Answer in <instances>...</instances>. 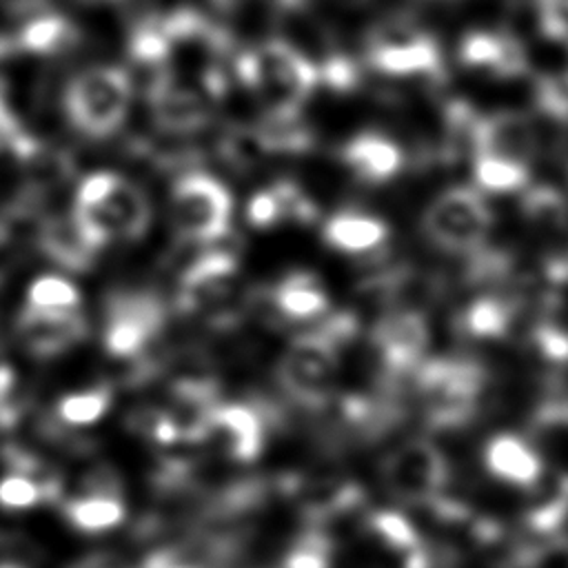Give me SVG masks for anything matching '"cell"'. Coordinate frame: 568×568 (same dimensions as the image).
<instances>
[{
    "instance_id": "1",
    "label": "cell",
    "mask_w": 568,
    "mask_h": 568,
    "mask_svg": "<svg viewBox=\"0 0 568 568\" xmlns=\"http://www.w3.org/2000/svg\"><path fill=\"white\" fill-rule=\"evenodd\" d=\"M73 220L87 242L98 248L109 240L140 237L149 229L151 209L138 184L100 171L80 184Z\"/></svg>"
},
{
    "instance_id": "2",
    "label": "cell",
    "mask_w": 568,
    "mask_h": 568,
    "mask_svg": "<svg viewBox=\"0 0 568 568\" xmlns=\"http://www.w3.org/2000/svg\"><path fill=\"white\" fill-rule=\"evenodd\" d=\"M235 67L240 80L262 98L271 118L297 115L320 82V69L284 40L242 53Z\"/></svg>"
},
{
    "instance_id": "3",
    "label": "cell",
    "mask_w": 568,
    "mask_h": 568,
    "mask_svg": "<svg viewBox=\"0 0 568 568\" xmlns=\"http://www.w3.org/2000/svg\"><path fill=\"white\" fill-rule=\"evenodd\" d=\"M355 331L348 315H337L324 328L295 337L277 364L282 388L304 406H324L337 386L339 342Z\"/></svg>"
},
{
    "instance_id": "4",
    "label": "cell",
    "mask_w": 568,
    "mask_h": 568,
    "mask_svg": "<svg viewBox=\"0 0 568 568\" xmlns=\"http://www.w3.org/2000/svg\"><path fill=\"white\" fill-rule=\"evenodd\" d=\"M131 91V80L120 67H89L67 82L62 95L64 113L78 131L91 138H104L124 122Z\"/></svg>"
},
{
    "instance_id": "5",
    "label": "cell",
    "mask_w": 568,
    "mask_h": 568,
    "mask_svg": "<svg viewBox=\"0 0 568 568\" xmlns=\"http://www.w3.org/2000/svg\"><path fill=\"white\" fill-rule=\"evenodd\" d=\"M493 213L484 197L468 186H453L437 195L422 217L426 237L442 251L468 253L484 244Z\"/></svg>"
},
{
    "instance_id": "6",
    "label": "cell",
    "mask_w": 568,
    "mask_h": 568,
    "mask_svg": "<svg viewBox=\"0 0 568 568\" xmlns=\"http://www.w3.org/2000/svg\"><path fill=\"white\" fill-rule=\"evenodd\" d=\"M171 213L178 233L193 242H213L231 226L229 189L206 173H189L173 186Z\"/></svg>"
},
{
    "instance_id": "7",
    "label": "cell",
    "mask_w": 568,
    "mask_h": 568,
    "mask_svg": "<svg viewBox=\"0 0 568 568\" xmlns=\"http://www.w3.org/2000/svg\"><path fill=\"white\" fill-rule=\"evenodd\" d=\"M484 386V371L459 359H435L419 371V393L426 417L435 426H457L466 422Z\"/></svg>"
},
{
    "instance_id": "8",
    "label": "cell",
    "mask_w": 568,
    "mask_h": 568,
    "mask_svg": "<svg viewBox=\"0 0 568 568\" xmlns=\"http://www.w3.org/2000/svg\"><path fill=\"white\" fill-rule=\"evenodd\" d=\"M386 490L404 504H430L448 481V462L428 439H408L382 464Z\"/></svg>"
},
{
    "instance_id": "9",
    "label": "cell",
    "mask_w": 568,
    "mask_h": 568,
    "mask_svg": "<svg viewBox=\"0 0 568 568\" xmlns=\"http://www.w3.org/2000/svg\"><path fill=\"white\" fill-rule=\"evenodd\" d=\"M164 306L151 293L115 295L106 308L104 346L115 357L140 353L164 324Z\"/></svg>"
},
{
    "instance_id": "10",
    "label": "cell",
    "mask_w": 568,
    "mask_h": 568,
    "mask_svg": "<svg viewBox=\"0 0 568 568\" xmlns=\"http://www.w3.org/2000/svg\"><path fill=\"white\" fill-rule=\"evenodd\" d=\"M368 60L386 75H430L442 67L437 42L406 24H390L377 31L368 47Z\"/></svg>"
},
{
    "instance_id": "11",
    "label": "cell",
    "mask_w": 568,
    "mask_h": 568,
    "mask_svg": "<svg viewBox=\"0 0 568 568\" xmlns=\"http://www.w3.org/2000/svg\"><path fill=\"white\" fill-rule=\"evenodd\" d=\"M475 155H495L528 166L537 153V133L528 118L515 111L495 113L470 126Z\"/></svg>"
},
{
    "instance_id": "12",
    "label": "cell",
    "mask_w": 568,
    "mask_h": 568,
    "mask_svg": "<svg viewBox=\"0 0 568 568\" xmlns=\"http://www.w3.org/2000/svg\"><path fill=\"white\" fill-rule=\"evenodd\" d=\"M430 342L428 322L413 308H402L384 315L373 328V344L382 362L393 371L413 368L426 353Z\"/></svg>"
},
{
    "instance_id": "13",
    "label": "cell",
    "mask_w": 568,
    "mask_h": 568,
    "mask_svg": "<svg viewBox=\"0 0 568 568\" xmlns=\"http://www.w3.org/2000/svg\"><path fill=\"white\" fill-rule=\"evenodd\" d=\"M149 102L158 124L169 131H195L209 118L204 95L173 71L155 78Z\"/></svg>"
},
{
    "instance_id": "14",
    "label": "cell",
    "mask_w": 568,
    "mask_h": 568,
    "mask_svg": "<svg viewBox=\"0 0 568 568\" xmlns=\"http://www.w3.org/2000/svg\"><path fill=\"white\" fill-rule=\"evenodd\" d=\"M206 439L240 462H253L264 444V428L260 415L244 404H217L209 417Z\"/></svg>"
},
{
    "instance_id": "15",
    "label": "cell",
    "mask_w": 568,
    "mask_h": 568,
    "mask_svg": "<svg viewBox=\"0 0 568 568\" xmlns=\"http://www.w3.org/2000/svg\"><path fill=\"white\" fill-rule=\"evenodd\" d=\"M459 58L468 67L490 69L501 78H515L526 71V53L521 44L506 33H468L459 44Z\"/></svg>"
},
{
    "instance_id": "16",
    "label": "cell",
    "mask_w": 568,
    "mask_h": 568,
    "mask_svg": "<svg viewBox=\"0 0 568 568\" xmlns=\"http://www.w3.org/2000/svg\"><path fill=\"white\" fill-rule=\"evenodd\" d=\"M344 162L362 182L382 184L402 169V151L382 133H359L344 146Z\"/></svg>"
},
{
    "instance_id": "17",
    "label": "cell",
    "mask_w": 568,
    "mask_h": 568,
    "mask_svg": "<svg viewBox=\"0 0 568 568\" xmlns=\"http://www.w3.org/2000/svg\"><path fill=\"white\" fill-rule=\"evenodd\" d=\"M484 462L493 475L513 486H535L541 479L544 466L539 455L517 435H495L484 448Z\"/></svg>"
},
{
    "instance_id": "18",
    "label": "cell",
    "mask_w": 568,
    "mask_h": 568,
    "mask_svg": "<svg viewBox=\"0 0 568 568\" xmlns=\"http://www.w3.org/2000/svg\"><path fill=\"white\" fill-rule=\"evenodd\" d=\"M388 237V226L384 220L359 213V211H342L326 220L324 240L342 251V253H366L384 244Z\"/></svg>"
},
{
    "instance_id": "19",
    "label": "cell",
    "mask_w": 568,
    "mask_h": 568,
    "mask_svg": "<svg viewBox=\"0 0 568 568\" xmlns=\"http://www.w3.org/2000/svg\"><path fill=\"white\" fill-rule=\"evenodd\" d=\"M22 333L36 353H55L84 333V322L75 311H40L29 306L22 315Z\"/></svg>"
},
{
    "instance_id": "20",
    "label": "cell",
    "mask_w": 568,
    "mask_h": 568,
    "mask_svg": "<svg viewBox=\"0 0 568 568\" xmlns=\"http://www.w3.org/2000/svg\"><path fill=\"white\" fill-rule=\"evenodd\" d=\"M237 262L229 253H204L197 257L182 275V300L189 308L202 306L209 300H215L220 291L226 288V282L235 275Z\"/></svg>"
},
{
    "instance_id": "21",
    "label": "cell",
    "mask_w": 568,
    "mask_h": 568,
    "mask_svg": "<svg viewBox=\"0 0 568 568\" xmlns=\"http://www.w3.org/2000/svg\"><path fill=\"white\" fill-rule=\"evenodd\" d=\"M275 306L293 320H311L328 308V295L320 280L306 271L288 273L273 291Z\"/></svg>"
},
{
    "instance_id": "22",
    "label": "cell",
    "mask_w": 568,
    "mask_h": 568,
    "mask_svg": "<svg viewBox=\"0 0 568 568\" xmlns=\"http://www.w3.org/2000/svg\"><path fill=\"white\" fill-rule=\"evenodd\" d=\"M67 517L80 530L102 532L122 524L124 506L113 493H89L87 497L67 504Z\"/></svg>"
},
{
    "instance_id": "23",
    "label": "cell",
    "mask_w": 568,
    "mask_h": 568,
    "mask_svg": "<svg viewBox=\"0 0 568 568\" xmlns=\"http://www.w3.org/2000/svg\"><path fill=\"white\" fill-rule=\"evenodd\" d=\"M475 180L493 193L517 191L528 182V166L495 155H475Z\"/></svg>"
},
{
    "instance_id": "24",
    "label": "cell",
    "mask_w": 568,
    "mask_h": 568,
    "mask_svg": "<svg viewBox=\"0 0 568 568\" xmlns=\"http://www.w3.org/2000/svg\"><path fill=\"white\" fill-rule=\"evenodd\" d=\"M69 36H71V29L67 20L49 13V16H38L29 20L18 33V44L31 53H51L60 49L69 40Z\"/></svg>"
},
{
    "instance_id": "25",
    "label": "cell",
    "mask_w": 568,
    "mask_h": 568,
    "mask_svg": "<svg viewBox=\"0 0 568 568\" xmlns=\"http://www.w3.org/2000/svg\"><path fill=\"white\" fill-rule=\"evenodd\" d=\"M510 326V308L497 297H481L466 308L464 328L475 337H501Z\"/></svg>"
},
{
    "instance_id": "26",
    "label": "cell",
    "mask_w": 568,
    "mask_h": 568,
    "mask_svg": "<svg viewBox=\"0 0 568 568\" xmlns=\"http://www.w3.org/2000/svg\"><path fill=\"white\" fill-rule=\"evenodd\" d=\"M371 528L388 548L399 550L406 557L422 548L417 528L402 513L379 510L371 517Z\"/></svg>"
},
{
    "instance_id": "27",
    "label": "cell",
    "mask_w": 568,
    "mask_h": 568,
    "mask_svg": "<svg viewBox=\"0 0 568 568\" xmlns=\"http://www.w3.org/2000/svg\"><path fill=\"white\" fill-rule=\"evenodd\" d=\"M80 304L78 288L58 275L38 277L29 286V306L40 311H75Z\"/></svg>"
},
{
    "instance_id": "28",
    "label": "cell",
    "mask_w": 568,
    "mask_h": 568,
    "mask_svg": "<svg viewBox=\"0 0 568 568\" xmlns=\"http://www.w3.org/2000/svg\"><path fill=\"white\" fill-rule=\"evenodd\" d=\"M111 406V393L106 388H89L82 393H71L67 395L60 406L58 413L64 422L69 424H93L98 422Z\"/></svg>"
},
{
    "instance_id": "29",
    "label": "cell",
    "mask_w": 568,
    "mask_h": 568,
    "mask_svg": "<svg viewBox=\"0 0 568 568\" xmlns=\"http://www.w3.org/2000/svg\"><path fill=\"white\" fill-rule=\"evenodd\" d=\"M331 559L333 550L328 537L320 530H308L291 544L282 568H331Z\"/></svg>"
},
{
    "instance_id": "30",
    "label": "cell",
    "mask_w": 568,
    "mask_h": 568,
    "mask_svg": "<svg viewBox=\"0 0 568 568\" xmlns=\"http://www.w3.org/2000/svg\"><path fill=\"white\" fill-rule=\"evenodd\" d=\"M131 53L140 62H166L169 42L160 22H144L131 36Z\"/></svg>"
},
{
    "instance_id": "31",
    "label": "cell",
    "mask_w": 568,
    "mask_h": 568,
    "mask_svg": "<svg viewBox=\"0 0 568 568\" xmlns=\"http://www.w3.org/2000/svg\"><path fill=\"white\" fill-rule=\"evenodd\" d=\"M246 215H248V222L260 229H266L286 220V211H284V202L277 184L255 193L246 206Z\"/></svg>"
},
{
    "instance_id": "32",
    "label": "cell",
    "mask_w": 568,
    "mask_h": 568,
    "mask_svg": "<svg viewBox=\"0 0 568 568\" xmlns=\"http://www.w3.org/2000/svg\"><path fill=\"white\" fill-rule=\"evenodd\" d=\"M42 499V488L27 475H9L0 479V504L7 508H31Z\"/></svg>"
},
{
    "instance_id": "33",
    "label": "cell",
    "mask_w": 568,
    "mask_h": 568,
    "mask_svg": "<svg viewBox=\"0 0 568 568\" xmlns=\"http://www.w3.org/2000/svg\"><path fill=\"white\" fill-rule=\"evenodd\" d=\"M537 7L541 31L548 38L568 44V0H537Z\"/></svg>"
},
{
    "instance_id": "34",
    "label": "cell",
    "mask_w": 568,
    "mask_h": 568,
    "mask_svg": "<svg viewBox=\"0 0 568 568\" xmlns=\"http://www.w3.org/2000/svg\"><path fill=\"white\" fill-rule=\"evenodd\" d=\"M320 80H326L333 89L346 91L355 84L357 80V71L355 64L346 58H331L324 69H320Z\"/></svg>"
},
{
    "instance_id": "35",
    "label": "cell",
    "mask_w": 568,
    "mask_h": 568,
    "mask_svg": "<svg viewBox=\"0 0 568 568\" xmlns=\"http://www.w3.org/2000/svg\"><path fill=\"white\" fill-rule=\"evenodd\" d=\"M142 568H200L197 564L184 559L180 552H173V550H162V552H155L151 555Z\"/></svg>"
},
{
    "instance_id": "36",
    "label": "cell",
    "mask_w": 568,
    "mask_h": 568,
    "mask_svg": "<svg viewBox=\"0 0 568 568\" xmlns=\"http://www.w3.org/2000/svg\"><path fill=\"white\" fill-rule=\"evenodd\" d=\"M71 568H131L126 561H122L118 555L109 552H95L87 555L80 561H75Z\"/></svg>"
},
{
    "instance_id": "37",
    "label": "cell",
    "mask_w": 568,
    "mask_h": 568,
    "mask_svg": "<svg viewBox=\"0 0 568 568\" xmlns=\"http://www.w3.org/2000/svg\"><path fill=\"white\" fill-rule=\"evenodd\" d=\"M242 2H246V0H213V4L220 7V9H235V7H240Z\"/></svg>"
},
{
    "instance_id": "38",
    "label": "cell",
    "mask_w": 568,
    "mask_h": 568,
    "mask_svg": "<svg viewBox=\"0 0 568 568\" xmlns=\"http://www.w3.org/2000/svg\"><path fill=\"white\" fill-rule=\"evenodd\" d=\"M0 568H20V566H13V564H0Z\"/></svg>"
}]
</instances>
